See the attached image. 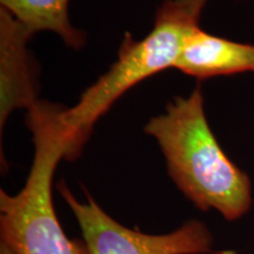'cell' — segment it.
Wrapping results in <instances>:
<instances>
[{
    "mask_svg": "<svg viewBox=\"0 0 254 254\" xmlns=\"http://www.w3.org/2000/svg\"><path fill=\"white\" fill-rule=\"evenodd\" d=\"M145 132L158 142L168 176L196 208L214 209L228 221L250 211L252 183L219 145L200 87L171 101L165 113L146 124Z\"/></svg>",
    "mask_w": 254,
    "mask_h": 254,
    "instance_id": "cell-1",
    "label": "cell"
},
{
    "mask_svg": "<svg viewBox=\"0 0 254 254\" xmlns=\"http://www.w3.org/2000/svg\"><path fill=\"white\" fill-rule=\"evenodd\" d=\"M65 109L39 99L27 111L34 145L30 173L17 194L0 190V238L14 254H90L84 240L66 236L53 204V176L68 155Z\"/></svg>",
    "mask_w": 254,
    "mask_h": 254,
    "instance_id": "cell-2",
    "label": "cell"
},
{
    "mask_svg": "<svg viewBox=\"0 0 254 254\" xmlns=\"http://www.w3.org/2000/svg\"><path fill=\"white\" fill-rule=\"evenodd\" d=\"M199 27V17L178 0H164L154 25L141 40L124 37L117 62L91 85L71 109L64 111L68 138V161L81 155L93 127L122 95L152 75L173 68L189 38Z\"/></svg>",
    "mask_w": 254,
    "mask_h": 254,
    "instance_id": "cell-3",
    "label": "cell"
},
{
    "mask_svg": "<svg viewBox=\"0 0 254 254\" xmlns=\"http://www.w3.org/2000/svg\"><path fill=\"white\" fill-rule=\"evenodd\" d=\"M57 187L77 219L90 254H234L214 250L213 234L200 220L184 222L170 233H142L124 226L106 213L87 190L86 201L82 202L65 182Z\"/></svg>",
    "mask_w": 254,
    "mask_h": 254,
    "instance_id": "cell-4",
    "label": "cell"
},
{
    "mask_svg": "<svg viewBox=\"0 0 254 254\" xmlns=\"http://www.w3.org/2000/svg\"><path fill=\"white\" fill-rule=\"evenodd\" d=\"M33 34L0 6V132L17 110H30L38 100V72L28 41Z\"/></svg>",
    "mask_w": 254,
    "mask_h": 254,
    "instance_id": "cell-5",
    "label": "cell"
},
{
    "mask_svg": "<svg viewBox=\"0 0 254 254\" xmlns=\"http://www.w3.org/2000/svg\"><path fill=\"white\" fill-rule=\"evenodd\" d=\"M173 68L196 79L254 73V45L219 38L199 26L187 38Z\"/></svg>",
    "mask_w": 254,
    "mask_h": 254,
    "instance_id": "cell-6",
    "label": "cell"
},
{
    "mask_svg": "<svg viewBox=\"0 0 254 254\" xmlns=\"http://www.w3.org/2000/svg\"><path fill=\"white\" fill-rule=\"evenodd\" d=\"M69 0H0L7 9L31 32L49 31L62 38L73 50H80L86 34L73 26L68 14Z\"/></svg>",
    "mask_w": 254,
    "mask_h": 254,
    "instance_id": "cell-7",
    "label": "cell"
},
{
    "mask_svg": "<svg viewBox=\"0 0 254 254\" xmlns=\"http://www.w3.org/2000/svg\"><path fill=\"white\" fill-rule=\"evenodd\" d=\"M178 1L185 6L190 13H193L200 18V14H201L202 9H204L206 4H207L208 0H178Z\"/></svg>",
    "mask_w": 254,
    "mask_h": 254,
    "instance_id": "cell-8",
    "label": "cell"
},
{
    "mask_svg": "<svg viewBox=\"0 0 254 254\" xmlns=\"http://www.w3.org/2000/svg\"><path fill=\"white\" fill-rule=\"evenodd\" d=\"M0 254H14V252L9 249L5 243L1 241V243H0Z\"/></svg>",
    "mask_w": 254,
    "mask_h": 254,
    "instance_id": "cell-9",
    "label": "cell"
}]
</instances>
